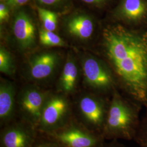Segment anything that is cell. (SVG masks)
Segmentation results:
<instances>
[{
    "mask_svg": "<svg viewBox=\"0 0 147 147\" xmlns=\"http://www.w3.org/2000/svg\"><path fill=\"white\" fill-rule=\"evenodd\" d=\"M36 147H63L61 145H58V144H51V143H44V144H41L38 146H37Z\"/></svg>",
    "mask_w": 147,
    "mask_h": 147,
    "instance_id": "cell-23",
    "label": "cell"
},
{
    "mask_svg": "<svg viewBox=\"0 0 147 147\" xmlns=\"http://www.w3.org/2000/svg\"><path fill=\"white\" fill-rule=\"evenodd\" d=\"M137 143L141 147H147V112L142 121L135 137Z\"/></svg>",
    "mask_w": 147,
    "mask_h": 147,
    "instance_id": "cell-17",
    "label": "cell"
},
{
    "mask_svg": "<svg viewBox=\"0 0 147 147\" xmlns=\"http://www.w3.org/2000/svg\"><path fill=\"white\" fill-rule=\"evenodd\" d=\"M38 2L42 5H52L57 4L62 0H37Z\"/></svg>",
    "mask_w": 147,
    "mask_h": 147,
    "instance_id": "cell-21",
    "label": "cell"
},
{
    "mask_svg": "<svg viewBox=\"0 0 147 147\" xmlns=\"http://www.w3.org/2000/svg\"><path fill=\"white\" fill-rule=\"evenodd\" d=\"M50 134L64 147H97L100 143L93 132L74 124H66Z\"/></svg>",
    "mask_w": 147,
    "mask_h": 147,
    "instance_id": "cell-4",
    "label": "cell"
},
{
    "mask_svg": "<svg viewBox=\"0 0 147 147\" xmlns=\"http://www.w3.org/2000/svg\"><path fill=\"white\" fill-rule=\"evenodd\" d=\"M12 63L11 55L3 48L0 50V71L5 74H11Z\"/></svg>",
    "mask_w": 147,
    "mask_h": 147,
    "instance_id": "cell-18",
    "label": "cell"
},
{
    "mask_svg": "<svg viewBox=\"0 0 147 147\" xmlns=\"http://www.w3.org/2000/svg\"><path fill=\"white\" fill-rule=\"evenodd\" d=\"M79 110L80 117L87 128L102 132L108 110L103 101L94 96L85 95L79 101Z\"/></svg>",
    "mask_w": 147,
    "mask_h": 147,
    "instance_id": "cell-5",
    "label": "cell"
},
{
    "mask_svg": "<svg viewBox=\"0 0 147 147\" xmlns=\"http://www.w3.org/2000/svg\"><path fill=\"white\" fill-rule=\"evenodd\" d=\"M14 111V89L13 85L7 82L0 86V121L6 124L13 117Z\"/></svg>",
    "mask_w": 147,
    "mask_h": 147,
    "instance_id": "cell-12",
    "label": "cell"
},
{
    "mask_svg": "<svg viewBox=\"0 0 147 147\" xmlns=\"http://www.w3.org/2000/svg\"><path fill=\"white\" fill-rule=\"evenodd\" d=\"M34 140L33 131L22 124L6 127L1 135V147H31Z\"/></svg>",
    "mask_w": 147,
    "mask_h": 147,
    "instance_id": "cell-8",
    "label": "cell"
},
{
    "mask_svg": "<svg viewBox=\"0 0 147 147\" xmlns=\"http://www.w3.org/2000/svg\"><path fill=\"white\" fill-rule=\"evenodd\" d=\"M83 71L86 82L89 86L99 90L111 87L113 79L110 73L99 61L88 58L83 63Z\"/></svg>",
    "mask_w": 147,
    "mask_h": 147,
    "instance_id": "cell-7",
    "label": "cell"
},
{
    "mask_svg": "<svg viewBox=\"0 0 147 147\" xmlns=\"http://www.w3.org/2000/svg\"><path fill=\"white\" fill-rule=\"evenodd\" d=\"M39 40L42 45L49 47H62L64 45V42L61 37L53 31L45 30L40 32Z\"/></svg>",
    "mask_w": 147,
    "mask_h": 147,
    "instance_id": "cell-16",
    "label": "cell"
},
{
    "mask_svg": "<svg viewBox=\"0 0 147 147\" xmlns=\"http://www.w3.org/2000/svg\"><path fill=\"white\" fill-rule=\"evenodd\" d=\"M68 115L67 101L61 96H53L45 101L38 127L44 131L53 132L67 124Z\"/></svg>",
    "mask_w": 147,
    "mask_h": 147,
    "instance_id": "cell-3",
    "label": "cell"
},
{
    "mask_svg": "<svg viewBox=\"0 0 147 147\" xmlns=\"http://www.w3.org/2000/svg\"><path fill=\"white\" fill-rule=\"evenodd\" d=\"M140 121L138 107L115 93L108 107L102 132L110 138L134 139Z\"/></svg>",
    "mask_w": 147,
    "mask_h": 147,
    "instance_id": "cell-2",
    "label": "cell"
},
{
    "mask_svg": "<svg viewBox=\"0 0 147 147\" xmlns=\"http://www.w3.org/2000/svg\"><path fill=\"white\" fill-rule=\"evenodd\" d=\"M119 16L126 21L137 23L147 16V0H122L117 10Z\"/></svg>",
    "mask_w": 147,
    "mask_h": 147,
    "instance_id": "cell-10",
    "label": "cell"
},
{
    "mask_svg": "<svg viewBox=\"0 0 147 147\" xmlns=\"http://www.w3.org/2000/svg\"><path fill=\"white\" fill-rule=\"evenodd\" d=\"M38 11L44 29L49 31H54L57 24V14L52 11L40 7L38 8Z\"/></svg>",
    "mask_w": 147,
    "mask_h": 147,
    "instance_id": "cell-15",
    "label": "cell"
},
{
    "mask_svg": "<svg viewBox=\"0 0 147 147\" xmlns=\"http://www.w3.org/2000/svg\"><path fill=\"white\" fill-rule=\"evenodd\" d=\"M45 101L44 94L36 88L27 89L22 94L20 102L22 117L33 127L39 126Z\"/></svg>",
    "mask_w": 147,
    "mask_h": 147,
    "instance_id": "cell-6",
    "label": "cell"
},
{
    "mask_svg": "<svg viewBox=\"0 0 147 147\" xmlns=\"http://www.w3.org/2000/svg\"><path fill=\"white\" fill-rule=\"evenodd\" d=\"M68 32L74 36L82 39H88L94 31V24L88 16H74L67 23Z\"/></svg>",
    "mask_w": 147,
    "mask_h": 147,
    "instance_id": "cell-13",
    "label": "cell"
},
{
    "mask_svg": "<svg viewBox=\"0 0 147 147\" xmlns=\"http://www.w3.org/2000/svg\"><path fill=\"white\" fill-rule=\"evenodd\" d=\"M57 62L56 56L51 53H42L32 62L30 74L32 79L42 80L52 74Z\"/></svg>",
    "mask_w": 147,
    "mask_h": 147,
    "instance_id": "cell-11",
    "label": "cell"
},
{
    "mask_svg": "<svg viewBox=\"0 0 147 147\" xmlns=\"http://www.w3.org/2000/svg\"><path fill=\"white\" fill-rule=\"evenodd\" d=\"M84 2L93 5H102L107 0H82Z\"/></svg>",
    "mask_w": 147,
    "mask_h": 147,
    "instance_id": "cell-22",
    "label": "cell"
},
{
    "mask_svg": "<svg viewBox=\"0 0 147 147\" xmlns=\"http://www.w3.org/2000/svg\"><path fill=\"white\" fill-rule=\"evenodd\" d=\"M78 77V69L71 61L65 63L61 78V87L64 92L69 93L73 90Z\"/></svg>",
    "mask_w": 147,
    "mask_h": 147,
    "instance_id": "cell-14",
    "label": "cell"
},
{
    "mask_svg": "<svg viewBox=\"0 0 147 147\" xmlns=\"http://www.w3.org/2000/svg\"><path fill=\"white\" fill-rule=\"evenodd\" d=\"M125 147L124 146H121L120 144H115V145H112V146H111L110 147Z\"/></svg>",
    "mask_w": 147,
    "mask_h": 147,
    "instance_id": "cell-24",
    "label": "cell"
},
{
    "mask_svg": "<svg viewBox=\"0 0 147 147\" xmlns=\"http://www.w3.org/2000/svg\"><path fill=\"white\" fill-rule=\"evenodd\" d=\"M1 1H5V0H1Z\"/></svg>",
    "mask_w": 147,
    "mask_h": 147,
    "instance_id": "cell-25",
    "label": "cell"
},
{
    "mask_svg": "<svg viewBox=\"0 0 147 147\" xmlns=\"http://www.w3.org/2000/svg\"><path fill=\"white\" fill-rule=\"evenodd\" d=\"M29 0H5L7 5L11 7H18L25 5Z\"/></svg>",
    "mask_w": 147,
    "mask_h": 147,
    "instance_id": "cell-20",
    "label": "cell"
},
{
    "mask_svg": "<svg viewBox=\"0 0 147 147\" xmlns=\"http://www.w3.org/2000/svg\"><path fill=\"white\" fill-rule=\"evenodd\" d=\"M9 16L8 5L3 3L0 4V21L1 23L8 20Z\"/></svg>",
    "mask_w": 147,
    "mask_h": 147,
    "instance_id": "cell-19",
    "label": "cell"
},
{
    "mask_svg": "<svg viewBox=\"0 0 147 147\" xmlns=\"http://www.w3.org/2000/svg\"><path fill=\"white\" fill-rule=\"evenodd\" d=\"M13 33L22 47L28 48L34 44L36 38L35 28L31 19L24 11H20L16 14Z\"/></svg>",
    "mask_w": 147,
    "mask_h": 147,
    "instance_id": "cell-9",
    "label": "cell"
},
{
    "mask_svg": "<svg viewBox=\"0 0 147 147\" xmlns=\"http://www.w3.org/2000/svg\"><path fill=\"white\" fill-rule=\"evenodd\" d=\"M107 57L132 98L147 108V32L117 25L104 33Z\"/></svg>",
    "mask_w": 147,
    "mask_h": 147,
    "instance_id": "cell-1",
    "label": "cell"
}]
</instances>
